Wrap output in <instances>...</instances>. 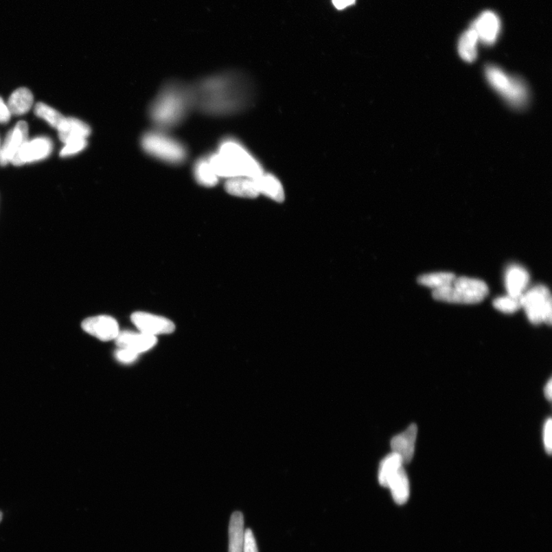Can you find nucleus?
<instances>
[{"instance_id":"aec40b11","label":"nucleus","mask_w":552,"mask_h":552,"mask_svg":"<svg viewBox=\"0 0 552 552\" xmlns=\"http://www.w3.org/2000/svg\"><path fill=\"white\" fill-rule=\"evenodd\" d=\"M387 487L391 490L393 501L397 504L402 505L407 501L410 496V484L404 466L389 479Z\"/></svg>"},{"instance_id":"2eb2a0df","label":"nucleus","mask_w":552,"mask_h":552,"mask_svg":"<svg viewBox=\"0 0 552 552\" xmlns=\"http://www.w3.org/2000/svg\"><path fill=\"white\" fill-rule=\"evenodd\" d=\"M529 281V273L522 266L511 265L506 269L505 286L508 295L511 297H521L527 291Z\"/></svg>"},{"instance_id":"39448f33","label":"nucleus","mask_w":552,"mask_h":552,"mask_svg":"<svg viewBox=\"0 0 552 552\" xmlns=\"http://www.w3.org/2000/svg\"><path fill=\"white\" fill-rule=\"evenodd\" d=\"M486 81L510 106L522 109L527 106L529 100L527 84L516 77L506 73L502 69L490 65L485 69Z\"/></svg>"},{"instance_id":"9b49d317","label":"nucleus","mask_w":552,"mask_h":552,"mask_svg":"<svg viewBox=\"0 0 552 552\" xmlns=\"http://www.w3.org/2000/svg\"><path fill=\"white\" fill-rule=\"evenodd\" d=\"M82 330L102 341L115 340L119 334L117 321L108 315H98L83 321Z\"/></svg>"},{"instance_id":"412c9836","label":"nucleus","mask_w":552,"mask_h":552,"mask_svg":"<svg viewBox=\"0 0 552 552\" xmlns=\"http://www.w3.org/2000/svg\"><path fill=\"white\" fill-rule=\"evenodd\" d=\"M34 104V95L26 88H19L10 97L8 108L11 115H23L28 113Z\"/></svg>"},{"instance_id":"1a4fd4ad","label":"nucleus","mask_w":552,"mask_h":552,"mask_svg":"<svg viewBox=\"0 0 552 552\" xmlns=\"http://www.w3.org/2000/svg\"><path fill=\"white\" fill-rule=\"evenodd\" d=\"M130 319L138 331L153 336L172 334L175 330L174 322L159 315L137 312L131 315Z\"/></svg>"},{"instance_id":"f704fd0d","label":"nucleus","mask_w":552,"mask_h":552,"mask_svg":"<svg viewBox=\"0 0 552 552\" xmlns=\"http://www.w3.org/2000/svg\"><path fill=\"white\" fill-rule=\"evenodd\" d=\"M3 520V514L2 511H0V523H1Z\"/></svg>"},{"instance_id":"423d86ee","label":"nucleus","mask_w":552,"mask_h":552,"mask_svg":"<svg viewBox=\"0 0 552 552\" xmlns=\"http://www.w3.org/2000/svg\"><path fill=\"white\" fill-rule=\"evenodd\" d=\"M141 147L150 156L172 165H180L187 159V150L183 143L163 130L148 131L141 137Z\"/></svg>"},{"instance_id":"f3484780","label":"nucleus","mask_w":552,"mask_h":552,"mask_svg":"<svg viewBox=\"0 0 552 552\" xmlns=\"http://www.w3.org/2000/svg\"><path fill=\"white\" fill-rule=\"evenodd\" d=\"M225 189L229 194L242 198L254 199L260 195L254 179L247 176L227 179Z\"/></svg>"},{"instance_id":"f257e3e1","label":"nucleus","mask_w":552,"mask_h":552,"mask_svg":"<svg viewBox=\"0 0 552 552\" xmlns=\"http://www.w3.org/2000/svg\"><path fill=\"white\" fill-rule=\"evenodd\" d=\"M192 87L194 108L209 115L239 113L252 102L251 84L240 75L209 76Z\"/></svg>"},{"instance_id":"a211bd4d","label":"nucleus","mask_w":552,"mask_h":552,"mask_svg":"<svg viewBox=\"0 0 552 552\" xmlns=\"http://www.w3.org/2000/svg\"><path fill=\"white\" fill-rule=\"evenodd\" d=\"M257 185L260 194H264L276 202H284L285 200L284 188L278 179L271 174H262L254 179Z\"/></svg>"},{"instance_id":"72a5a7b5","label":"nucleus","mask_w":552,"mask_h":552,"mask_svg":"<svg viewBox=\"0 0 552 552\" xmlns=\"http://www.w3.org/2000/svg\"><path fill=\"white\" fill-rule=\"evenodd\" d=\"M545 398H547L549 400H551L552 397V380L550 379L549 382L545 385L544 390Z\"/></svg>"},{"instance_id":"4be33fe9","label":"nucleus","mask_w":552,"mask_h":552,"mask_svg":"<svg viewBox=\"0 0 552 552\" xmlns=\"http://www.w3.org/2000/svg\"><path fill=\"white\" fill-rule=\"evenodd\" d=\"M479 38L476 32L471 27L465 31L459 38L458 51L463 60L474 62L478 56Z\"/></svg>"},{"instance_id":"dca6fc26","label":"nucleus","mask_w":552,"mask_h":552,"mask_svg":"<svg viewBox=\"0 0 552 552\" xmlns=\"http://www.w3.org/2000/svg\"><path fill=\"white\" fill-rule=\"evenodd\" d=\"M58 137L65 144L72 141L87 140L91 130L87 123L75 117H67L58 129Z\"/></svg>"},{"instance_id":"2f4dec72","label":"nucleus","mask_w":552,"mask_h":552,"mask_svg":"<svg viewBox=\"0 0 552 552\" xmlns=\"http://www.w3.org/2000/svg\"><path fill=\"white\" fill-rule=\"evenodd\" d=\"M11 113L1 97H0V123H8L11 118Z\"/></svg>"},{"instance_id":"ddd939ff","label":"nucleus","mask_w":552,"mask_h":552,"mask_svg":"<svg viewBox=\"0 0 552 552\" xmlns=\"http://www.w3.org/2000/svg\"><path fill=\"white\" fill-rule=\"evenodd\" d=\"M417 435V426L411 424L391 440L392 452L399 456L404 464L410 463L413 457Z\"/></svg>"},{"instance_id":"7c9ffc66","label":"nucleus","mask_w":552,"mask_h":552,"mask_svg":"<svg viewBox=\"0 0 552 552\" xmlns=\"http://www.w3.org/2000/svg\"><path fill=\"white\" fill-rule=\"evenodd\" d=\"M552 422L551 419L549 418L547 419V422H545L544 426V430H543V441L544 445L545 450L548 452V455H551L552 450Z\"/></svg>"},{"instance_id":"4468645a","label":"nucleus","mask_w":552,"mask_h":552,"mask_svg":"<svg viewBox=\"0 0 552 552\" xmlns=\"http://www.w3.org/2000/svg\"><path fill=\"white\" fill-rule=\"evenodd\" d=\"M116 344L119 348H127L138 354L146 352L154 347L157 338L153 335L142 332H122L115 338Z\"/></svg>"},{"instance_id":"f03ea898","label":"nucleus","mask_w":552,"mask_h":552,"mask_svg":"<svg viewBox=\"0 0 552 552\" xmlns=\"http://www.w3.org/2000/svg\"><path fill=\"white\" fill-rule=\"evenodd\" d=\"M194 108L192 87L172 82L157 95L149 115L155 126L164 130L179 126Z\"/></svg>"},{"instance_id":"6e6552de","label":"nucleus","mask_w":552,"mask_h":552,"mask_svg":"<svg viewBox=\"0 0 552 552\" xmlns=\"http://www.w3.org/2000/svg\"><path fill=\"white\" fill-rule=\"evenodd\" d=\"M54 149V144L48 137L35 138L25 143V146L13 157L11 163L15 166L41 161L48 157Z\"/></svg>"},{"instance_id":"20e7f679","label":"nucleus","mask_w":552,"mask_h":552,"mask_svg":"<svg viewBox=\"0 0 552 552\" xmlns=\"http://www.w3.org/2000/svg\"><path fill=\"white\" fill-rule=\"evenodd\" d=\"M489 288L485 282L477 279L455 278L448 286L433 290V298L452 304H478L487 297Z\"/></svg>"},{"instance_id":"6ab92c4d","label":"nucleus","mask_w":552,"mask_h":552,"mask_svg":"<svg viewBox=\"0 0 552 552\" xmlns=\"http://www.w3.org/2000/svg\"><path fill=\"white\" fill-rule=\"evenodd\" d=\"M245 531L243 515L240 511L234 512L229 525V552H242Z\"/></svg>"},{"instance_id":"f8f14e48","label":"nucleus","mask_w":552,"mask_h":552,"mask_svg":"<svg viewBox=\"0 0 552 552\" xmlns=\"http://www.w3.org/2000/svg\"><path fill=\"white\" fill-rule=\"evenodd\" d=\"M471 28L476 32L479 43L494 45L501 30V22L495 12L485 11L472 23Z\"/></svg>"},{"instance_id":"393cba45","label":"nucleus","mask_w":552,"mask_h":552,"mask_svg":"<svg viewBox=\"0 0 552 552\" xmlns=\"http://www.w3.org/2000/svg\"><path fill=\"white\" fill-rule=\"evenodd\" d=\"M455 278V274L452 273H433L419 276L417 281L420 285L433 288V290H436V289L450 285Z\"/></svg>"},{"instance_id":"a878e982","label":"nucleus","mask_w":552,"mask_h":552,"mask_svg":"<svg viewBox=\"0 0 552 552\" xmlns=\"http://www.w3.org/2000/svg\"><path fill=\"white\" fill-rule=\"evenodd\" d=\"M34 113L36 115L43 118V119L47 122L52 128L57 130L62 126L65 121V117L58 111L48 106L42 102H39L36 105Z\"/></svg>"},{"instance_id":"b1692460","label":"nucleus","mask_w":552,"mask_h":552,"mask_svg":"<svg viewBox=\"0 0 552 552\" xmlns=\"http://www.w3.org/2000/svg\"><path fill=\"white\" fill-rule=\"evenodd\" d=\"M404 463L402 459L394 452L387 456L380 465L378 481L381 485L387 487V483L393 474L402 468Z\"/></svg>"},{"instance_id":"0eeeda50","label":"nucleus","mask_w":552,"mask_h":552,"mask_svg":"<svg viewBox=\"0 0 552 552\" xmlns=\"http://www.w3.org/2000/svg\"><path fill=\"white\" fill-rule=\"evenodd\" d=\"M521 305L532 325H551L552 299L548 287L538 285L525 291L521 297Z\"/></svg>"},{"instance_id":"bb28decb","label":"nucleus","mask_w":552,"mask_h":552,"mask_svg":"<svg viewBox=\"0 0 552 552\" xmlns=\"http://www.w3.org/2000/svg\"><path fill=\"white\" fill-rule=\"evenodd\" d=\"M521 297H515L507 295L505 297L496 299L492 305H494L496 310L503 313H515L522 308Z\"/></svg>"},{"instance_id":"9d476101","label":"nucleus","mask_w":552,"mask_h":552,"mask_svg":"<svg viewBox=\"0 0 552 552\" xmlns=\"http://www.w3.org/2000/svg\"><path fill=\"white\" fill-rule=\"evenodd\" d=\"M29 127L25 122H19L14 128L9 131L0 150V164L2 166L11 163L13 157L28 141Z\"/></svg>"},{"instance_id":"7ed1b4c3","label":"nucleus","mask_w":552,"mask_h":552,"mask_svg":"<svg viewBox=\"0 0 552 552\" xmlns=\"http://www.w3.org/2000/svg\"><path fill=\"white\" fill-rule=\"evenodd\" d=\"M207 159L219 179L227 180L239 176L255 179L264 173L260 163L246 148L230 138L221 141L218 150Z\"/></svg>"},{"instance_id":"cd10ccee","label":"nucleus","mask_w":552,"mask_h":552,"mask_svg":"<svg viewBox=\"0 0 552 552\" xmlns=\"http://www.w3.org/2000/svg\"><path fill=\"white\" fill-rule=\"evenodd\" d=\"M88 146L87 140H80L72 141L65 144V148L60 152L62 157H69L81 152Z\"/></svg>"},{"instance_id":"c9c22d12","label":"nucleus","mask_w":552,"mask_h":552,"mask_svg":"<svg viewBox=\"0 0 552 552\" xmlns=\"http://www.w3.org/2000/svg\"><path fill=\"white\" fill-rule=\"evenodd\" d=\"M0 150H1V148H0Z\"/></svg>"},{"instance_id":"5701e85b","label":"nucleus","mask_w":552,"mask_h":552,"mask_svg":"<svg viewBox=\"0 0 552 552\" xmlns=\"http://www.w3.org/2000/svg\"><path fill=\"white\" fill-rule=\"evenodd\" d=\"M194 179L200 185L213 187L219 182V177L216 174L207 157H202L194 166Z\"/></svg>"},{"instance_id":"c85d7f7f","label":"nucleus","mask_w":552,"mask_h":552,"mask_svg":"<svg viewBox=\"0 0 552 552\" xmlns=\"http://www.w3.org/2000/svg\"><path fill=\"white\" fill-rule=\"evenodd\" d=\"M138 356L139 354L133 350L127 349V348H119L115 353L116 359L120 363L126 364L134 363Z\"/></svg>"},{"instance_id":"c756f323","label":"nucleus","mask_w":552,"mask_h":552,"mask_svg":"<svg viewBox=\"0 0 552 552\" xmlns=\"http://www.w3.org/2000/svg\"><path fill=\"white\" fill-rule=\"evenodd\" d=\"M242 552H259L255 538L251 529L245 531L244 543H243Z\"/></svg>"},{"instance_id":"473e14b6","label":"nucleus","mask_w":552,"mask_h":552,"mask_svg":"<svg viewBox=\"0 0 552 552\" xmlns=\"http://www.w3.org/2000/svg\"><path fill=\"white\" fill-rule=\"evenodd\" d=\"M356 0H332L334 8L338 10H344L356 3Z\"/></svg>"}]
</instances>
